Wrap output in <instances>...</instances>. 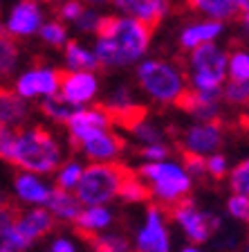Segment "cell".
Here are the masks:
<instances>
[{
  "label": "cell",
  "mask_w": 249,
  "mask_h": 252,
  "mask_svg": "<svg viewBox=\"0 0 249 252\" xmlns=\"http://www.w3.org/2000/svg\"><path fill=\"white\" fill-rule=\"evenodd\" d=\"M104 106L114 115V120L124 122L126 126H130L133 122H137L139 117H144V113H141L144 108L137 106L135 93H133V88H130L128 84H117L114 86V88L108 93V97H106Z\"/></svg>",
  "instance_id": "obj_19"
},
{
  "label": "cell",
  "mask_w": 249,
  "mask_h": 252,
  "mask_svg": "<svg viewBox=\"0 0 249 252\" xmlns=\"http://www.w3.org/2000/svg\"><path fill=\"white\" fill-rule=\"evenodd\" d=\"M38 38H41L45 45L50 47H65L72 38H70V32H68V25L58 18H50V21L43 23L41 32H38Z\"/></svg>",
  "instance_id": "obj_31"
},
{
  "label": "cell",
  "mask_w": 249,
  "mask_h": 252,
  "mask_svg": "<svg viewBox=\"0 0 249 252\" xmlns=\"http://www.w3.org/2000/svg\"><path fill=\"white\" fill-rule=\"evenodd\" d=\"M229 79H234V81H249V50L247 47L229 50Z\"/></svg>",
  "instance_id": "obj_33"
},
{
  "label": "cell",
  "mask_w": 249,
  "mask_h": 252,
  "mask_svg": "<svg viewBox=\"0 0 249 252\" xmlns=\"http://www.w3.org/2000/svg\"><path fill=\"white\" fill-rule=\"evenodd\" d=\"M47 252H52V250H47Z\"/></svg>",
  "instance_id": "obj_50"
},
{
  "label": "cell",
  "mask_w": 249,
  "mask_h": 252,
  "mask_svg": "<svg viewBox=\"0 0 249 252\" xmlns=\"http://www.w3.org/2000/svg\"><path fill=\"white\" fill-rule=\"evenodd\" d=\"M128 131L133 135V140L137 144H141V147H148V144H155V142H166L164 128L160 124H155V122L146 120V117H139L137 122H133L128 126Z\"/></svg>",
  "instance_id": "obj_29"
},
{
  "label": "cell",
  "mask_w": 249,
  "mask_h": 252,
  "mask_svg": "<svg viewBox=\"0 0 249 252\" xmlns=\"http://www.w3.org/2000/svg\"><path fill=\"white\" fill-rule=\"evenodd\" d=\"M31 115L29 99L21 97L14 90H2L0 94V126H9V128H23L27 126Z\"/></svg>",
  "instance_id": "obj_21"
},
{
  "label": "cell",
  "mask_w": 249,
  "mask_h": 252,
  "mask_svg": "<svg viewBox=\"0 0 249 252\" xmlns=\"http://www.w3.org/2000/svg\"><path fill=\"white\" fill-rule=\"evenodd\" d=\"M207 171H209V176H211V178H216V180L229 176V171H231V169H229L227 156H224V153H220V151L211 153V156L207 158Z\"/></svg>",
  "instance_id": "obj_39"
},
{
  "label": "cell",
  "mask_w": 249,
  "mask_h": 252,
  "mask_svg": "<svg viewBox=\"0 0 249 252\" xmlns=\"http://www.w3.org/2000/svg\"><path fill=\"white\" fill-rule=\"evenodd\" d=\"M135 81L151 101L162 106H180L191 90L187 68L160 57H146L135 65Z\"/></svg>",
  "instance_id": "obj_3"
},
{
  "label": "cell",
  "mask_w": 249,
  "mask_h": 252,
  "mask_svg": "<svg viewBox=\"0 0 249 252\" xmlns=\"http://www.w3.org/2000/svg\"><path fill=\"white\" fill-rule=\"evenodd\" d=\"M50 250L52 252H79V246L77 241H74L72 236L63 234V236H56L52 241V246H50Z\"/></svg>",
  "instance_id": "obj_42"
},
{
  "label": "cell",
  "mask_w": 249,
  "mask_h": 252,
  "mask_svg": "<svg viewBox=\"0 0 249 252\" xmlns=\"http://www.w3.org/2000/svg\"><path fill=\"white\" fill-rule=\"evenodd\" d=\"M224 30H227V23L224 21H213V18H197L191 21L180 30V36L177 43L184 52H191L200 45H207V43H218L222 38Z\"/></svg>",
  "instance_id": "obj_16"
},
{
  "label": "cell",
  "mask_w": 249,
  "mask_h": 252,
  "mask_svg": "<svg viewBox=\"0 0 249 252\" xmlns=\"http://www.w3.org/2000/svg\"><path fill=\"white\" fill-rule=\"evenodd\" d=\"M229 187L236 194H249V156L229 171Z\"/></svg>",
  "instance_id": "obj_36"
},
{
  "label": "cell",
  "mask_w": 249,
  "mask_h": 252,
  "mask_svg": "<svg viewBox=\"0 0 249 252\" xmlns=\"http://www.w3.org/2000/svg\"><path fill=\"white\" fill-rule=\"evenodd\" d=\"M29 243L21 236V232L16 230V214L7 205H2L0 212V252H27Z\"/></svg>",
  "instance_id": "obj_25"
},
{
  "label": "cell",
  "mask_w": 249,
  "mask_h": 252,
  "mask_svg": "<svg viewBox=\"0 0 249 252\" xmlns=\"http://www.w3.org/2000/svg\"><path fill=\"white\" fill-rule=\"evenodd\" d=\"M240 27H243L245 36H249V11H240Z\"/></svg>",
  "instance_id": "obj_44"
},
{
  "label": "cell",
  "mask_w": 249,
  "mask_h": 252,
  "mask_svg": "<svg viewBox=\"0 0 249 252\" xmlns=\"http://www.w3.org/2000/svg\"><path fill=\"white\" fill-rule=\"evenodd\" d=\"M41 104V113L47 117L50 122H54V124H61L65 126L70 122V117L77 113V106H72L65 97H63L61 93L58 94H52V97H45V99L38 101Z\"/></svg>",
  "instance_id": "obj_26"
},
{
  "label": "cell",
  "mask_w": 249,
  "mask_h": 252,
  "mask_svg": "<svg viewBox=\"0 0 249 252\" xmlns=\"http://www.w3.org/2000/svg\"><path fill=\"white\" fill-rule=\"evenodd\" d=\"M139 156H141L144 162H160V160L171 158V147H168V142H155V144L141 147Z\"/></svg>",
  "instance_id": "obj_40"
},
{
  "label": "cell",
  "mask_w": 249,
  "mask_h": 252,
  "mask_svg": "<svg viewBox=\"0 0 249 252\" xmlns=\"http://www.w3.org/2000/svg\"><path fill=\"white\" fill-rule=\"evenodd\" d=\"M43 2H56L58 5V2H63V0H43Z\"/></svg>",
  "instance_id": "obj_48"
},
{
  "label": "cell",
  "mask_w": 249,
  "mask_h": 252,
  "mask_svg": "<svg viewBox=\"0 0 249 252\" xmlns=\"http://www.w3.org/2000/svg\"><path fill=\"white\" fill-rule=\"evenodd\" d=\"M16 65H18V47H16V41L9 38L7 34H2V38H0V72H2V79L14 74Z\"/></svg>",
  "instance_id": "obj_34"
},
{
  "label": "cell",
  "mask_w": 249,
  "mask_h": 252,
  "mask_svg": "<svg viewBox=\"0 0 249 252\" xmlns=\"http://www.w3.org/2000/svg\"><path fill=\"white\" fill-rule=\"evenodd\" d=\"M124 149L126 144L121 135L114 133L112 128L94 133L92 137L79 144V151L88 162H119Z\"/></svg>",
  "instance_id": "obj_15"
},
{
  "label": "cell",
  "mask_w": 249,
  "mask_h": 252,
  "mask_svg": "<svg viewBox=\"0 0 249 252\" xmlns=\"http://www.w3.org/2000/svg\"><path fill=\"white\" fill-rule=\"evenodd\" d=\"M222 97L231 106H247L249 104V81H234L229 79L224 84Z\"/></svg>",
  "instance_id": "obj_35"
},
{
  "label": "cell",
  "mask_w": 249,
  "mask_h": 252,
  "mask_svg": "<svg viewBox=\"0 0 249 252\" xmlns=\"http://www.w3.org/2000/svg\"><path fill=\"white\" fill-rule=\"evenodd\" d=\"M0 156L16 169L41 176H54L65 160L61 142L43 126H23L18 131L0 126Z\"/></svg>",
  "instance_id": "obj_1"
},
{
  "label": "cell",
  "mask_w": 249,
  "mask_h": 252,
  "mask_svg": "<svg viewBox=\"0 0 249 252\" xmlns=\"http://www.w3.org/2000/svg\"><path fill=\"white\" fill-rule=\"evenodd\" d=\"M63 65H65V70H94V72L101 68L94 47L74 41V38L63 47Z\"/></svg>",
  "instance_id": "obj_24"
},
{
  "label": "cell",
  "mask_w": 249,
  "mask_h": 252,
  "mask_svg": "<svg viewBox=\"0 0 249 252\" xmlns=\"http://www.w3.org/2000/svg\"><path fill=\"white\" fill-rule=\"evenodd\" d=\"M119 198L124 200V203H146V200L151 198V187H148V183H146L144 178H141V173H133L128 171V176H126L124 185H121V194Z\"/></svg>",
  "instance_id": "obj_30"
},
{
  "label": "cell",
  "mask_w": 249,
  "mask_h": 252,
  "mask_svg": "<svg viewBox=\"0 0 249 252\" xmlns=\"http://www.w3.org/2000/svg\"><path fill=\"white\" fill-rule=\"evenodd\" d=\"M224 210L238 223H249V194H236V191H231Z\"/></svg>",
  "instance_id": "obj_38"
},
{
  "label": "cell",
  "mask_w": 249,
  "mask_h": 252,
  "mask_svg": "<svg viewBox=\"0 0 249 252\" xmlns=\"http://www.w3.org/2000/svg\"><path fill=\"white\" fill-rule=\"evenodd\" d=\"M126 176L128 169L119 167V162H90L74 194L83 205H112L119 198Z\"/></svg>",
  "instance_id": "obj_6"
},
{
  "label": "cell",
  "mask_w": 249,
  "mask_h": 252,
  "mask_svg": "<svg viewBox=\"0 0 249 252\" xmlns=\"http://www.w3.org/2000/svg\"><path fill=\"white\" fill-rule=\"evenodd\" d=\"M61 70L54 68V65H47V63H38V65H29L23 72L16 74L11 90L29 101H41L45 97L61 93Z\"/></svg>",
  "instance_id": "obj_8"
},
{
  "label": "cell",
  "mask_w": 249,
  "mask_h": 252,
  "mask_svg": "<svg viewBox=\"0 0 249 252\" xmlns=\"http://www.w3.org/2000/svg\"><path fill=\"white\" fill-rule=\"evenodd\" d=\"M101 79L94 70H65L61 81V94L77 108L90 106L99 99Z\"/></svg>",
  "instance_id": "obj_13"
},
{
  "label": "cell",
  "mask_w": 249,
  "mask_h": 252,
  "mask_svg": "<svg viewBox=\"0 0 249 252\" xmlns=\"http://www.w3.org/2000/svg\"><path fill=\"white\" fill-rule=\"evenodd\" d=\"M213 241H216V246L220 248V250H231V248H236L238 246V234H234V232H231V234H224V236H213Z\"/></svg>",
  "instance_id": "obj_43"
},
{
  "label": "cell",
  "mask_w": 249,
  "mask_h": 252,
  "mask_svg": "<svg viewBox=\"0 0 249 252\" xmlns=\"http://www.w3.org/2000/svg\"><path fill=\"white\" fill-rule=\"evenodd\" d=\"M45 207L52 212L58 223H74L79 212L83 210V203L79 200V196L74 191H68V189H61L54 185V191Z\"/></svg>",
  "instance_id": "obj_22"
},
{
  "label": "cell",
  "mask_w": 249,
  "mask_h": 252,
  "mask_svg": "<svg viewBox=\"0 0 249 252\" xmlns=\"http://www.w3.org/2000/svg\"><path fill=\"white\" fill-rule=\"evenodd\" d=\"M224 144V128L220 122H193L184 128L180 137V147L184 156H202L209 158L211 153L220 151Z\"/></svg>",
  "instance_id": "obj_11"
},
{
  "label": "cell",
  "mask_w": 249,
  "mask_h": 252,
  "mask_svg": "<svg viewBox=\"0 0 249 252\" xmlns=\"http://www.w3.org/2000/svg\"><path fill=\"white\" fill-rule=\"evenodd\" d=\"M90 246H92V252H133L135 250V246L128 241V236L124 232H112V230H106L101 234L92 236Z\"/></svg>",
  "instance_id": "obj_28"
},
{
  "label": "cell",
  "mask_w": 249,
  "mask_h": 252,
  "mask_svg": "<svg viewBox=\"0 0 249 252\" xmlns=\"http://www.w3.org/2000/svg\"><path fill=\"white\" fill-rule=\"evenodd\" d=\"M88 5H94V7H101V5H108V2H112V0H85Z\"/></svg>",
  "instance_id": "obj_46"
},
{
  "label": "cell",
  "mask_w": 249,
  "mask_h": 252,
  "mask_svg": "<svg viewBox=\"0 0 249 252\" xmlns=\"http://www.w3.org/2000/svg\"><path fill=\"white\" fill-rule=\"evenodd\" d=\"M54 223H56V219H54V214L47 210L45 205H41V207H25L21 214H16V230L21 232V236L29 246H34L38 239L50 234L54 230Z\"/></svg>",
  "instance_id": "obj_18"
},
{
  "label": "cell",
  "mask_w": 249,
  "mask_h": 252,
  "mask_svg": "<svg viewBox=\"0 0 249 252\" xmlns=\"http://www.w3.org/2000/svg\"><path fill=\"white\" fill-rule=\"evenodd\" d=\"M11 191H14L16 200L25 207H41V205H47L52 196L54 183H50L47 176H41V173L18 169L11 178Z\"/></svg>",
  "instance_id": "obj_14"
},
{
  "label": "cell",
  "mask_w": 249,
  "mask_h": 252,
  "mask_svg": "<svg viewBox=\"0 0 249 252\" xmlns=\"http://www.w3.org/2000/svg\"><path fill=\"white\" fill-rule=\"evenodd\" d=\"M171 219L182 230V234L189 239V243H197V246L211 241L213 236L222 230L220 214L197 207L191 198L182 200L175 207H171Z\"/></svg>",
  "instance_id": "obj_7"
},
{
  "label": "cell",
  "mask_w": 249,
  "mask_h": 252,
  "mask_svg": "<svg viewBox=\"0 0 249 252\" xmlns=\"http://www.w3.org/2000/svg\"><path fill=\"white\" fill-rule=\"evenodd\" d=\"M180 252H204V250L197 243H187L184 248H180Z\"/></svg>",
  "instance_id": "obj_45"
},
{
  "label": "cell",
  "mask_w": 249,
  "mask_h": 252,
  "mask_svg": "<svg viewBox=\"0 0 249 252\" xmlns=\"http://www.w3.org/2000/svg\"><path fill=\"white\" fill-rule=\"evenodd\" d=\"M45 21L47 18L45 9H43V0H16L7 9L2 34H7L14 41H25V38L38 36Z\"/></svg>",
  "instance_id": "obj_10"
},
{
  "label": "cell",
  "mask_w": 249,
  "mask_h": 252,
  "mask_svg": "<svg viewBox=\"0 0 249 252\" xmlns=\"http://www.w3.org/2000/svg\"><path fill=\"white\" fill-rule=\"evenodd\" d=\"M184 164H187V169L191 171L193 178H202V176H209L207 171V158L202 156H184Z\"/></svg>",
  "instance_id": "obj_41"
},
{
  "label": "cell",
  "mask_w": 249,
  "mask_h": 252,
  "mask_svg": "<svg viewBox=\"0 0 249 252\" xmlns=\"http://www.w3.org/2000/svg\"><path fill=\"white\" fill-rule=\"evenodd\" d=\"M72 225L77 227L79 234L92 239L114 225V210L110 205H83V210L79 212Z\"/></svg>",
  "instance_id": "obj_20"
},
{
  "label": "cell",
  "mask_w": 249,
  "mask_h": 252,
  "mask_svg": "<svg viewBox=\"0 0 249 252\" xmlns=\"http://www.w3.org/2000/svg\"><path fill=\"white\" fill-rule=\"evenodd\" d=\"M85 7H88L85 0H63L56 5V18L63 21L65 25H74L85 11Z\"/></svg>",
  "instance_id": "obj_37"
},
{
  "label": "cell",
  "mask_w": 249,
  "mask_h": 252,
  "mask_svg": "<svg viewBox=\"0 0 249 252\" xmlns=\"http://www.w3.org/2000/svg\"><path fill=\"white\" fill-rule=\"evenodd\" d=\"M153 41V27L137 21L133 16L114 14L106 16L104 27L94 36V52L101 68L124 70L135 68L141 59H146Z\"/></svg>",
  "instance_id": "obj_2"
},
{
  "label": "cell",
  "mask_w": 249,
  "mask_h": 252,
  "mask_svg": "<svg viewBox=\"0 0 249 252\" xmlns=\"http://www.w3.org/2000/svg\"><path fill=\"white\" fill-rule=\"evenodd\" d=\"M139 173L151 187V198L164 207H175L177 203L187 200L195 185V178L187 169L184 160L175 158H166L160 162H144Z\"/></svg>",
  "instance_id": "obj_4"
},
{
  "label": "cell",
  "mask_w": 249,
  "mask_h": 252,
  "mask_svg": "<svg viewBox=\"0 0 249 252\" xmlns=\"http://www.w3.org/2000/svg\"><path fill=\"white\" fill-rule=\"evenodd\" d=\"M85 167H88V164L83 162V160L65 158L63 164L56 169V173H54V185L61 189H68V191H77L83 173H85Z\"/></svg>",
  "instance_id": "obj_27"
},
{
  "label": "cell",
  "mask_w": 249,
  "mask_h": 252,
  "mask_svg": "<svg viewBox=\"0 0 249 252\" xmlns=\"http://www.w3.org/2000/svg\"><path fill=\"white\" fill-rule=\"evenodd\" d=\"M135 252H171L173 239L168 230V219H166L164 205L151 203L146 207L144 223L135 232Z\"/></svg>",
  "instance_id": "obj_9"
},
{
  "label": "cell",
  "mask_w": 249,
  "mask_h": 252,
  "mask_svg": "<svg viewBox=\"0 0 249 252\" xmlns=\"http://www.w3.org/2000/svg\"><path fill=\"white\" fill-rule=\"evenodd\" d=\"M114 124V115L110 113L106 106H83L70 117V122L65 124V131H68V137L74 147L79 149L81 142H85L88 137H92L94 133L106 131V128H112Z\"/></svg>",
  "instance_id": "obj_12"
},
{
  "label": "cell",
  "mask_w": 249,
  "mask_h": 252,
  "mask_svg": "<svg viewBox=\"0 0 249 252\" xmlns=\"http://www.w3.org/2000/svg\"><path fill=\"white\" fill-rule=\"evenodd\" d=\"M184 5L202 18L213 21H234L240 14L238 0H184Z\"/></svg>",
  "instance_id": "obj_23"
},
{
  "label": "cell",
  "mask_w": 249,
  "mask_h": 252,
  "mask_svg": "<svg viewBox=\"0 0 249 252\" xmlns=\"http://www.w3.org/2000/svg\"><path fill=\"white\" fill-rule=\"evenodd\" d=\"M104 21H106V16L94 5H88L85 11L81 14V18H79L72 27L77 30V34H81V36H97L99 32H101V27H104Z\"/></svg>",
  "instance_id": "obj_32"
},
{
  "label": "cell",
  "mask_w": 249,
  "mask_h": 252,
  "mask_svg": "<svg viewBox=\"0 0 249 252\" xmlns=\"http://www.w3.org/2000/svg\"><path fill=\"white\" fill-rule=\"evenodd\" d=\"M240 11H249V0H238Z\"/></svg>",
  "instance_id": "obj_47"
},
{
  "label": "cell",
  "mask_w": 249,
  "mask_h": 252,
  "mask_svg": "<svg viewBox=\"0 0 249 252\" xmlns=\"http://www.w3.org/2000/svg\"><path fill=\"white\" fill-rule=\"evenodd\" d=\"M110 5L117 9V14L133 16L146 25H160L173 9V0H112Z\"/></svg>",
  "instance_id": "obj_17"
},
{
  "label": "cell",
  "mask_w": 249,
  "mask_h": 252,
  "mask_svg": "<svg viewBox=\"0 0 249 252\" xmlns=\"http://www.w3.org/2000/svg\"><path fill=\"white\" fill-rule=\"evenodd\" d=\"M187 74L191 90H224L229 81V50L220 41L191 50L187 57Z\"/></svg>",
  "instance_id": "obj_5"
},
{
  "label": "cell",
  "mask_w": 249,
  "mask_h": 252,
  "mask_svg": "<svg viewBox=\"0 0 249 252\" xmlns=\"http://www.w3.org/2000/svg\"><path fill=\"white\" fill-rule=\"evenodd\" d=\"M245 252H249V248H247V250H245Z\"/></svg>",
  "instance_id": "obj_49"
}]
</instances>
